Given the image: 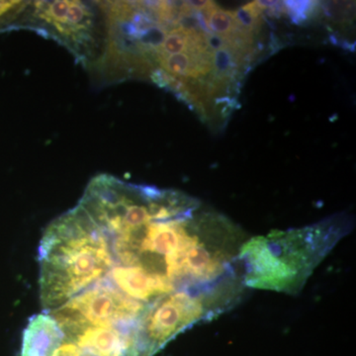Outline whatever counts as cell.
I'll return each mask as SVG.
<instances>
[{
    "instance_id": "5",
    "label": "cell",
    "mask_w": 356,
    "mask_h": 356,
    "mask_svg": "<svg viewBox=\"0 0 356 356\" xmlns=\"http://www.w3.org/2000/svg\"><path fill=\"white\" fill-rule=\"evenodd\" d=\"M29 1L0 0V33L19 29L21 17Z\"/></svg>"
},
{
    "instance_id": "4",
    "label": "cell",
    "mask_w": 356,
    "mask_h": 356,
    "mask_svg": "<svg viewBox=\"0 0 356 356\" xmlns=\"http://www.w3.org/2000/svg\"><path fill=\"white\" fill-rule=\"evenodd\" d=\"M204 17L209 31L222 38L229 39L236 32L240 31L234 19L233 13L224 10L216 4L204 11Z\"/></svg>"
},
{
    "instance_id": "7",
    "label": "cell",
    "mask_w": 356,
    "mask_h": 356,
    "mask_svg": "<svg viewBox=\"0 0 356 356\" xmlns=\"http://www.w3.org/2000/svg\"><path fill=\"white\" fill-rule=\"evenodd\" d=\"M284 6L287 8V13L289 14L292 20L296 23L307 20L309 14L313 13L314 8L317 6L318 2L312 1H285L283 2Z\"/></svg>"
},
{
    "instance_id": "3",
    "label": "cell",
    "mask_w": 356,
    "mask_h": 356,
    "mask_svg": "<svg viewBox=\"0 0 356 356\" xmlns=\"http://www.w3.org/2000/svg\"><path fill=\"white\" fill-rule=\"evenodd\" d=\"M57 332V324L50 316H33L23 334L21 356H50Z\"/></svg>"
},
{
    "instance_id": "6",
    "label": "cell",
    "mask_w": 356,
    "mask_h": 356,
    "mask_svg": "<svg viewBox=\"0 0 356 356\" xmlns=\"http://www.w3.org/2000/svg\"><path fill=\"white\" fill-rule=\"evenodd\" d=\"M262 13L264 9L259 6V1L252 2L238 8L236 13H233L238 29L252 34L261 26Z\"/></svg>"
},
{
    "instance_id": "2",
    "label": "cell",
    "mask_w": 356,
    "mask_h": 356,
    "mask_svg": "<svg viewBox=\"0 0 356 356\" xmlns=\"http://www.w3.org/2000/svg\"><path fill=\"white\" fill-rule=\"evenodd\" d=\"M19 28L55 40L89 70L102 58L105 23L99 1H29L21 17Z\"/></svg>"
},
{
    "instance_id": "1",
    "label": "cell",
    "mask_w": 356,
    "mask_h": 356,
    "mask_svg": "<svg viewBox=\"0 0 356 356\" xmlns=\"http://www.w3.org/2000/svg\"><path fill=\"white\" fill-rule=\"evenodd\" d=\"M344 233L343 225L327 222L243 242L238 254L243 285L296 294Z\"/></svg>"
}]
</instances>
